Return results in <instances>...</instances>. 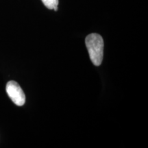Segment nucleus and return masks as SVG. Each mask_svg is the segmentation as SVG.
I'll return each mask as SVG.
<instances>
[{
    "label": "nucleus",
    "mask_w": 148,
    "mask_h": 148,
    "mask_svg": "<svg viewBox=\"0 0 148 148\" xmlns=\"http://www.w3.org/2000/svg\"><path fill=\"white\" fill-rule=\"evenodd\" d=\"M90 59L94 65L101 64L103 56V40L99 34L93 33L86 36L85 39Z\"/></svg>",
    "instance_id": "obj_1"
},
{
    "label": "nucleus",
    "mask_w": 148,
    "mask_h": 148,
    "mask_svg": "<svg viewBox=\"0 0 148 148\" xmlns=\"http://www.w3.org/2000/svg\"><path fill=\"white\" fill-rule=\"evenodd\" d=\"M5 90H6V92L9 97L16 106H21L25 103V94L17 82H14V81L8 82L6 84Z\"/></svg>",
    "instance_id": "obj_2"
},
{
    "label": "nucleus",
    "mask_w": 148,
    "mask_h": 148,
    "mask_svg": "<svg viewBox=\"0 0 148 148\" xmlns=\"http://www.w3.org/2000/svg\"><path fill=\"white\" fill-rule=\"evenodd\" d=\"M41 1L48 9L51 10L53 9L56 11L58 10V0H41Z\"/></svg>",
    "instance_id": "obj_3"
}]
</instances>
